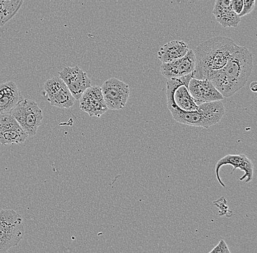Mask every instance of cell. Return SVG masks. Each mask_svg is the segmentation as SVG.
<instances>
[{
	"label": "cell",
	"instance_id": "7a4b0ae2",
	"mask_svg": "<svg viewBox=\"0 0 257 253\" xmlns=\"http://www.w3.org/2000/svg\"><path fill=\"white\" fill-rule=\"evenodd\" d=\"M237 45L226 37L217 36L205 40L194 50L195 68L192 78L209 79L213 72L222 68Z\"/></svg>",
	"mask_w": 257,
	"mask_h": 253
},
{
	"label": "cell",
	"instance_id": "8992f818",
	"mask_svg": "<svg viewBox=\"0 0 257 253\" xmlns=\"http://www.w3.org/2000/svg\"><path fill=\"white\" fill-rule=\"evenodd\" d=\"M29 137L36 135L43 119V111L38 103L23 98L10 111Z\"/></svg>",
	"mask_w": 257,
	"mask_h": 253
},
{
	"label": "cell",
	"instance_id": "4fadbf2b",
	"mask_svg": "<svg viewBox=\"0 0 257 253\" xmlns=\"http://www.w3.org/2000/svg\"><path fill=\"white\" fill-rule=\"evenodd\" d=\"M195 68V55L193 50H189L182 58L160 66L161 74L167 79L181 78L192 74Z\"/></svg>",
	"mask_w": 257,
	"mask_h": 253
},
{
	"label": "cell",
	"instance_id": "6da1fadb",
	"mask_svg": "<svg viewBox=\"0 0 257 253\" xmlns=\"http://www.w3.org/2000/svg\"><path fill=\"white\" fill-rule=\"evenodd\" d=\"M253 70V56L248 48L237 45L226 64L209 78L224 98H230L248 81Z\"/></svg>",
	"mask_w": 257,
	"mask_h": 253
},
{
	"label": "cell",
	"instance_id": "8fae6325",
	"mask_svg": "<svg viewBox=\"0 0 257 253\" xmlns=\"http://www.w3.org/2000/svg\"><path fill=\"white\" fill-rule=\"evenodd\" d=\"M232 165L233 169L231 174L236 170L240 169L244 172V175L240 178V181H245V183L251 182L253 180V164L245 154H227L218 161L216 165V176L220 185L225 188V185L220 177V169L224 165Z\"/></svg>",
	"mask_w": 257,
	"mask_h": 253
},
{
	"label": "cell",
	"instance_id": "9c48e42d",
	"mask_svg": "<svg viewBox=\"0 0 257 253\" xmlns=\"http://www.w3.org/2000/svg\"><path fill=\"white\" fill-rule=\"evenodd\" d=\"M59 75L68 88L72 97L77 101H79L83 93L88 87H91V80L86 72H83L78 66L64 67L59 72Z\"/></svg>",
	"mask_w": 257,
	"mask_h": 253
},
{
	"label": "cell",
	"instance_id": "2e32d148",
	"mask_svg": "<svg viewBox=\"0 0 257 253\" xmlns=\"http://www.w3.org/2000/svg\"><path fill=\"white\" fill-rule=\"evenodd\" d=\"M22 93L13 80L0 85V114L10 113L23 99Z\"/></svg>",
	"mask_w": 257,
	"mask_h": 253
},
{
	"label": "cell",
	"instance_id": "9a60e30c",
	"mask_svg": "<svg viewBox=\"0 0 257 253\" xmlns=\"http://www.w3.org/2000/svg\"><path fill=\"white\" fill-rule=\"evenodd\" d=\"M233 0H216L213 14L217 22L223 27H237L240 22V18L233 11Z\"/></svg>",
	"mask_w": 257,
	"mask_h": 253
},
{
	"label": "cell",
	"instance_id": "ffe728a7",
	"mask_svg": "<svg viewBox=\"0 0 257 253\" xmlns=\"http://www.w3.org/2000/svg\"><path fill=\"white\" fill-rule=\"evenodd\" d=\"M208 253H231L227 244L224 239H221L218 244Z\"/></svg>",
	"mask_w": 257,
	"mask_h": 253
},
{
	"label": "cell",
	"instance_id": "5bb4252c",
	"mask_svg": "<svg viewBox=\"0 0 257 253\" xmlns=\"http://www.w3.org/2000/svg\"><path fill=\"white\" fill-rule=\"evenodd\" d=\"M188 87L189 93L198 105L222 101L224 98L210 80L192 78Z\"/></svg>",
	"mask_w": 257,
	"mask_h": 253
},
{
	"label": "cell",
	"instance_id": "ac0fdd59",
	"mask_svg": "<svg viewBox=\"0 0 257 253\" xmlns=\"http://www.w3.org/2000/svg\"><path fill=\"white\" fill-rule=\"evenodd\" d=\"M23 3L24 0H0V27L16 16Z\"/></svg>",
	"mask_w": 257,
	"mask_h": 253
},
{
	"label": "cell",
	"instance_id": "277c9868",
	"mask_svg": "<svg viewBox=\"0 0 257 253\" xmlns=\"http://www.w3.org/2000/svg\"><path fill=\"white\" fill-rule=\"evenodd\" d=\"M25 234L22 217L14 209L0 211V253L19 244Z\"/></svg>",
	"mask_w": 257,
	"mask_h": 253
},
{
	"label": "cell",
	"instance_id": "44dd1931",
	"mask_svg": "<svg viewBox=\"0 0 257 253\" xmlns=\"http://www.w3.org/2000/svg\"><path fill=\"white\" fill-rule=\"evenodd\" d=\"M232 8L233 11L239 16L243 8V1L242 0H233Z\"/></svg>",
	"mask_w": 257,
	"mask_h": 253
},
{
	"label": "cell",
	"instance_id": "ba28073f",
	"mask_svg": "<svg viewBox=\"0 0 257 253\" xmlns=\"http://www.w3.org/2000/svg\"><path fill=\"white\" fill-rule=\"evenodd\" d=\"M44 91L51 106L61 109H69L75 104V98L59 77H54L46 80L44 83Z\"/></svg>",
	"mask_w": 257,
	"mask_h": 253
},
{
	"label": "cell",
	"instance_id": "d6986e66",
	"mask_svg": "<svg viewBox=\"0 0 257 253\" xmlns=\"http://www.w3.org/2000/svg\"><path fill=\"white\" fill-rule=\"evenodd\" d=\"M243 1V8L239 17H243L250 14L255 8V2L256 0H242Z\"/></svg>",
	"mask_w": 257,
	"mask_h": 253
},
{
	"label": "cell",
	"instance_id": "7402d4cb",
	"mask_svg": "<svg viewBox=\"0 0 257 253\" xmlns=\"http://www.w3.org/2000/svg\"><path fill=\"white\" fill-rule=\"evenodd\" d=\"M250 90H251L253 93H256L257 91V83L256 81L251 82L250 86Z\"/></svg>",
	"mask_w": 257,
	"mask_h": 253
},
{
	"label": "cell",
	"instance_id": "e0dca14e",
	"mask_svg": "<svg viewBox=\"0 0 257 253\" xmlns=\"http://www.w3.org/2000/svg\"><path fill=\"white\" fill-rule=\"evenodd\" d=\"M189 50V46L183 40H172L160 48L157 56L162 63H169L182 58Z\"/></svg>",
	"mask_w": 257,
	"mask_h": 253
},
{
	"label": "cell",
	"instance_id": "5b68a950",
	"mask_svg": "<svg viewBox=\"0 0 257 253\" xmlns=\"http://www.w3.org/2000/svg\"><path fill=\"white\" fill-rule=\"evenodd\" d=\"M192 78V74L171 78L167 81V103L172 105L179 110L190 112L197 110L200 105L197 104L189 93V80Z\"/></svg>",
	"mask_w": 257,
	"mask_h": 253
},
{
	"label": "cell",
	"instance_id": "30bf717a",
	"mask_svg": "<svg viewBox=\"0 0 257 253\" xmlns=\"http://www.w3.org/2000/svg\"><path fill=\"white\" fill-rule=\"evenodd\" d=\"M29 138L11 113L0 114V143L3 146L21 144Z\"/></svg>",
	"mask_w": 257,
	"mask_h": 253
},
{
	"label": "cell",
	"instance_id": "7c38bea8",
	"mask_svg": "<svg viewBox=\"0 0 257 253\" xmlns=\"http://www.w3.org/2000/svg\"><path fill=\"white\" fill-rule=\"evenodd\" d=\"M79 101L80 109L87 113L90 117H100L108 110L99 86L88 87Z\"/></svg>",
	"mask_w": 257,
	"mask_h": 253
},
{
	"label": "cell",
	"instance_id": "3957f363",
	"mask_svg": "<svg viewBox=\"0 0 257 253\" xmlns=\"http://www.w3.org/2000/svg\"><path fill=\"white\" fill-rule=\"evenodd\" d=\"M168 108L173 119L178 123L203 128L216 125L225 114L224 104L221 101L202 103L197 110L190 112L179 110L172 105H168Z\"/></svg>",
	"mask_w": 257,
	"mask_h": 253
},
{
	"label": "cell",
	"instance_id": "52a82bcc",
	"mask_svg": "<svg viewBox=\"0 0 257 253\" xmlns=\"http://www.w3.org/2000/svg\"><path fill=\"white\" fill-rule=\"evenodd\" d=\"M102 95L107 109L120 110L126 106L130 97V87L118 78H109L102 85Z\"/></svg>",
	"mask_w": 257,
	"mask_h": 253
}]
</instances>
